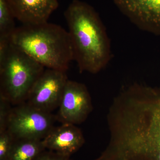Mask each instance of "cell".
Wrapping results in <instances>:
<instances>
[{"instance_id": "cell-1", "label": "cell", "mask_w": 160, "mask_h": 160, "mask_svg": "<svg viewBox=\"0 0 160 160\" xmlns=\"http://www.w3.org/2000/svg\"><path fill=\"white\" fill-rule=\"evenodd\" d=\"M110 160H160V88L145 86L124 108L112 132Z\"/></svg>"}, {"instance_id": "cell-2", "label": "cell", "mask_w": 160, "mask_h": 160, "mask_svg": "<svg viewBox=\"0 0 160 160\" xmlns=\"http://www.w3.org/2000/svg\"><path fill=\"white\" fill-rule=\"evenodd\" d=\"M71 40L73 60L80 72H99L111 58L110 42L95 9L88 3L73 0L64 13Z\"/></svg>"}, {"instance_id": "cell-3", "label": "cell", "mask_w": 160, "mask_h": 160, "mask_svg": "<svg viewBox=\"0 0 160 160\" xmlns=\"http://www.w3.org/2000/svg\"><path fill=\"white\" fill-rule=\"evenodd\" d=\"M10 42L46 69L66 72L73 60L69 32L48 22L17 27Z\"/></svg>"}, {"instance_id": "cell-4", "label": "cell", "mask_w": 160, "mask_h": 160, "mask_svg": "<svg viewBox=\"0 0 160 160\" xmlns=\"http://www.w3.org/2000/svg\"><path fill=\"white\" fill-rule=\"evenodd\" d=\"M46 68L10 42H0V96L11 104L25 102Z\"/></svg>"}, {"instance_id": "cell-5", "label": "cell", "mask_w": 160, "mask_h": 160, "mask_svg": "<svg viewBox=\"0 0 160 160\" xmlns=\"http://www.w3.org/2000/svg\"><path fill=\"white\" fill-rule=\"evenodd\" d=\"M12 108L7 130L15 139L42 140L54 127L56 115L36 109L26 102Z\"/></svg>"}, {"instance_id": "cell-6", "label": "cell", "mask_w": 160, "mask_h": 160, "mask_svg": "<svg viewBox=\"0 0 160 160\" xmlns=\"http://www.w3.org/2000/svg\"><path fill=\"white\" fill-rule=\"evenodd\" d=\"M68 80L66 72L45 69L32 87L25 102L41 111L51 113L58 108Z\"/></svg>"}, {"instance_id": "cell-7", "label": "cell", "mask_w": 160, "mask_h": 160, "mask_svg": "<svg viewBox=\"0 0 160 160\" xmlns=\"http://www.w3.org/2000/svg\"><path fill=\"white\" fill-rule=\"evenodd\" d=\"M58 108L56 117L62 124L77 125L83 122L92 108L91 97L86 86L68 80Z\"/></svg>"}, {"instance_id": "cell-8", "label": "cell", "mask_w": 160, "mask_h": 160, "mask_svg": "<svg viewBox=\"0 0 160 160\" xmlns=\"http://www.w3.org/2000/svg\"><path fill=\"white\" fill-rule=\"evenodd\" d=\"M116 6L135 26L160 36V0H112Z\"/></svg>"}, {"instance_id": "cell-9", "label": "cell", "mask_w": 160, "mask_h": 160, "mask_svg": "<svg viewBox=\"0 0 160 160\" xmlns=\"http://www.w3.org/2000/svg\"><path fill=\"white\" fill-rule=\"evenodd\" d=\"M42 141L47 150L70 157L84 145L85 138L75 125L62 123L54 126Z\"/></svg>"}, {"instance_id": "cell-10", "label": "cell", "mask_w": 160, "mask_h": 160, "mask_svg": "<svg viewBox=\"0 0 160 160\" xmlns=\"http://www.w3.org/2000/svg\"><path fill=\"white\" fill-rule=\"evenodd\" d=\"M15 19L24 25L48 22L59 6L58 0H7Z\"/></svg>"}, {"instance_id": "cell-11", "label": "cell", "mask_w": 160, "mask_h": 160, "mask_svg": "<svg viewBox=\"0 0 160 160\" xmlns=\"http://www.w3.org/2000/svg\"><path fill=\"white\" fill-rule=\"evenodd\" d=\"M46 150L42 140L15 139L8 160H35Z\"/></svg>"}, {"instance_id": "cell-12", "label": "cell", "mask_w": 160, "mask_h": 160, "mask_svg": "<svg viewBox=\"0 0 160 160\" xmlns=\"http://www.w3.org/2000/svg\"><path fill=\"white\" fill-rule=\"evenodd\" d=\"M15 18L7 0H0V42L10 41L17 28Z\"/></svg>"}, {"instance_id": "cell-13", "label": "cell", "mask_w": 160, "mask_h": 160, "mask_svg": "<svg viewBox=\"0 0 160 160\" xmlns=\"http://www.w3.org/2000/svg\"><path fill=\"white\" fill-rule=\"evenodd\" d=\"M15 138L8 130L0 132V160H8Z\"/></svg>"}, {"instance_id": "cell-14", "label": "cell", "mask_w": 160, "mask_h": 160, "mask_svg": "<svg viewBox=\"0 0 160 160\" xmlns=\"http://www.w3.org/2000/svg\"><path fill=\"white\" fill-rule=\"evenodd\" d=\"M11 103L0 96V132L7 130L9 117L12 108Z\"/></svg>"}, {"instance_id": "cell-15", "label": "cell", "mask_w": 160, "mask_h": 160, "mask_svg": "<svg viewBox=\"0 0 160 160\" xmlns=\"http://www.w3.org/2000/svg\"><path fill=\"white\" fill-rule=\"evenodd\" d=\"M35 160H70V157L50 150H45Z\"/></svg>"}]
</instances>
